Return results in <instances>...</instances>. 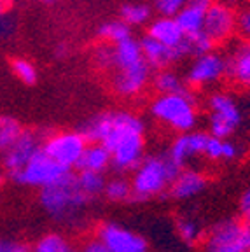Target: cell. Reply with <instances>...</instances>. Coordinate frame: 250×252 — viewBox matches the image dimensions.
I'll use <instances>...</instances> for the list:
<instances>
[{"instance_id": "cell-1", "label": "cell", "mask_w": 250, "mask_h": 252, "mask_svg": "<svg viewBox=\"0 0 250 252\" xmlns=\"http://www.w3.org/2000/svg\"><path fill=\"white\" fill-rule=\"evenodd\" d=\"M90 144H100L110 153L112 168L133 172L145 158V126L138 116L126 110L102 112L82 126Z\"/></svg>"}, {"instance_id": "cell-2", "label": "cell", "mask_w": 250, "mask_h": 252, "mask_svg": "<svg viewBox=\"0 0 250 252\" xmlns=\"http://www.w3.org/2000/svg\"><path fill=\"white\" fill-rule=\"evenodd\" d=\"M129 179L133 189V200L147 201L168 193L179 168L164 154L145 156L142 163L133 170Z\"/></svg>"}, {"instance_id": "cell-3", "label": "cell", "mask_w": 250, "mask_h": 252, "mask_svg": "<svg viewBox=\"0 0 250 252\" xmlns=\"http://www.w3.org/2000/svg\"><path fill=\"white\" fill-rule=\"evenodd\" d=\"M39 201L49 217L58 222H72L81 217L91 200L82 194V191L77 188L74 173H70L58 184L42 189Z\"/></svg>"}, {"instance_id": "cell-4", "label": "cell", "mask_w": 250, "mask_h": 252, "mask_svg": "<svg viewBox=\"0 0 250 252\" xmlns=\"http://www.w3.org/2000/svg\"><path fill=\"white\" fill-rule=\"evenodd\" d=\"M151 114L164 126L179 131V135L192 131L198 125V109L191 91L180 94H159L151 103Z\"/></svg>"}, {"instance_id": "cell-5", "label": "cell", "mask_w": 250, "mask_h": 252, "mask_svg": "<svg viewBox=\"0 0 250 252\" xmlns=\"http://www.w3.org/2000/svg\"><path fill=\"white\" fill-rule=\"evenodd\" d=\"M201 252H250V224L242 217L215 222L205 231Z\"/></svg>"}, {"instance_id": "cell-6", "label": "cell", "mask_w": 250, "mask_h": 252, "mask_svg": "<svg viewBox=\"0 0 250 252\" xmlns=\"http://www.w3.org/2000/svg\"><path fill=\"white\" fill-rule=\"evenodd\" d=\"M88 144L90 142L81 131H60L42 138V153L60 166L74 172L81 163Z\"/></svg>"}, {"instance_id": "cell-7", "label": "cell", "mask_w": 250, "mask_h": 252, "mask_svg": "<svg viewBox=\"0 0 250 252\" xmlns=\"http://www.w3.org/2000/svg\"><path fill=\"white\" fill-rule=\"evenodd\" d=\"M208 133L217 138H229L243 121L242 109L226 93H214L208 96Z\"/></svg>"}, {"instance_id": "cell-8", "label": "cell", "mask_w": 250, "mask_h": 252, "mask_svg": "<svg viewBox=\"0 0 250 252\" xmlns=\"http://www.w3.org/2000/svg\"><path fill=\"white\" fill-rule=\"evenodd\" d=\"M70 173L74 172L63 168L56 161H53L46 153H42V147H40L39 153L31 158L23 170L16 173L12 181H16L21 186H27V188H35L42 191V189L58 184L60 181L68 177Z\"/></svg>"}, {"instance_id": "cell-9", "label": "cell", "mask_w": 250, "mask_h": 252, "mask_svg": "<svg viewBox=\"0 0 250 252\" xmlns=\"http://www.w3.org/2000/svg\"><path fill=\"white\" fill-rule=\"evenodd\" d=\"M94 236H98L109 247L110 252H147L149 251L147 240H145L144 236L131 231L129 228H125V226L114 222V220H105L102 224H98Z\"/></svg>"}, {"instance_id": "cell-10", "label": "cell", "mask_w": 250, "mask_h": 252, "mask_svg": "<svg viewBox=\"0 0 250 252\" xmlns=\"http://www.w3.org/2000/svg\"><path fill=\"white\" fill-rule=\"evenodd\" d=\"M208 137L210 135L207 131H196V130L188 131V133H180L172 142V146L168 147L166 156L170 158V161L179 170L186 168L192 159L205 154Z\"/></svg>"}, {"instance_id": "cell-11", "label": "cell", "mask_w": 250, "mask_h": 252, "mask_svg": "<svg viewBox=\"0 0 250 252\" xmlns=\"http://www.w3.org/2000/svg\"><path fill=\"white\" fill-rule=\"evenodd\" d=\"M42 147V138L37 133L30 130H25L21 137L14 142V146H11L4 153V168L5 172L14 177L16 173L23 170L27 163L31 158L35 156Z\"/></svg>"}, {"instance_id": "cell-12", "label": "cell", "mask_w": 250, "mask_h": 252, "mask_svg": "<svg viewBox=\"0 0 250 252\" xmlns=\"http://www.w3.org/2000/svg\"><path fill=\"white\" fill-rule=\"evenodd\" d=\"M236 30V14L224 4H212L205 12L203 33L214 44L227 40Z\"/></svg>"}, {"instance_id": "cell-13", "label": "cell", "mask_w": 250, "mask_h": 252, "mask_svg": "<svg viewBox=\"0 0 250 252\" xmlns=\"http://www.w3.org/2000/svg\"><path fill=\"white\" fill-rule=\"evenodd\" d=\"M140 47H142V55H144L147 65L149 67H156V68L168 67L170 63L191 55L188 39L180 44V46L168 47V46H164V44L157 42V40H154L153 37L145 35L144 39L140 40Z\"/></svg>"}, {"instance_id": "cell-14", "label": "cell", "mask_w": 250, "mask_h": 252, "mask_svg": "<svg viewBox=\"0 0 250 252\" xmlns=\"http://www.w3.org/2000/svg\"><path fill=\"white\" fill-rule=\"evenodd\" d=\"M226 74V60L217 53H207L194 60L189 68L188 83L192 86H205L219 81Z\"/></svg>"}, {"instance_id": "cell-15", "label": "cell", "mask_w": 250, "mask_h": 252, "mask_svg": "<svg viewBox=\"0 0 250 252\" xmlns=\"http://www.w3.org/2000/svg\"><path fill=\"white\" fill-rule=\"evenodd\" d=\"M208 184V179L203 172L194 168H182L173 179L172 186L168 189V194L173 200L188 201L196 198L205 191Z\"/></svg>"}, {"instance_id": "cell-16", "label": "cell", "mask_w": 250, "mask_h": 252, "mask_svg": "<svg viewBox=\"0 0 250 252\" xmlns=\"http://www.w3.org/2000/svg\"><path fill=\"white\" fill-rule=\"evenodd\" d=\"M226 74L240 86L250 88V42L243 40L226 60Z\"/></svg>"}, {"instance_id": "cell-17", "label": "cell", "mask_w": 250, "mask_h": 252, "mask_svg": "<svg viewBox=\"0 0 250 252\" xmlns=\"http://www.w3.org/2000/svg\"><path fill=\"white\" fill-rule=\"evenodd\" d=\"M147 35L168 47H177L186 40L184 32L180 30L175 18H163V16L151 23Z\"/></svg>"}, {"instance_id": "cell-18", "label": "cell", "mask_w": 250, "mask_h": 252, "mask_svg": "<svg viewBox=\"0 0 250 252\" xmlns=\"http://www.w3.org/2000/svg\"><path fill=\"white\" fill-rule=\"evenodd\" d=\"M110 166H112V158H110L109 151H107L103 146H100V144H88L77 170L105 173Z\"/></svg>"}, {"instance_id": "cell-19", "label": "cell", "mask_w": 250, "mask_h": 252, "mask_svg": "<svg viewBox=\"0 0 250 252\" xmlns=\"http://www.w3.org/2000/svg\"><path fill=\"white\" fill-rule=\"evenodd\" d=\"M30 247L31 252H77L74 242L58 231L44 233Z\"/></svg>"}, {"instance_id": "cell-20", "label": "cell", "mask_w": 250, "mask_h": 252, "mask_svg": "<svg viewBox=\"0 0 250 252\" xmlns=\"http://www.w3.org/2000/svg\"><path fill=\"white\" fill-rule=\"evenodd\" d=\"M238 154L240 149L236 147L235 142H231L229 138H217L210 135L203 158H207L210 161H233L238 158Z\"/></svg>"}, {"instance_id": "cell-21", "label": "cell", "mask_w": 250, "mask_h": 252, "mask_svg": "<svg viewBox=\"0 0 250 252\" xmlns=\"http://www.w3.org/2000/svg\"><path fill=\"white\" fill-rule=\"evenodd\" d=\"M175 231L180 242L189 247L199 245L205 236V228L199 224V220L191 216H180L175 220Z\"/></svg>"}, {"instance_id": "cell-22", "label": "cell", "mask_w": 250, "mask_h": 252, "mask_svg": "<svg viewBox=\"0 0 250 252\" xmlns=\"http://www.w3.org/2000/svg\"><path fill=\"white\" fill-rule=\"evenodd\" d=\"M77 188L82 191V194L90 200H94L98 196H103V189H105V175L96 172H88V170H77L74 173Z\"/></svg>"}, {"instance_id": "cell-23", "label": "cell", "mask_w": 250, "mask_h": 252, "mask_svg": "<svg viewBox=\"0 0 250 252\" xmlns=\"http://www.w3.org/2000/svg\"><path fill=\"white\" fill-rule=\"evenodd\" d=\"M177 23H179L180 30L184 32L186 37H192L196 33L203 32V21H205V11L201 9L186 5L179 14L175 16Z\"/></svg>"}, {"instance_id": "cell-24", "label": "cell", "mask_w": 250, "mask_h": 252, "mask_svg": "<svg viewBox=\"0 0 250 252\" xmlns=\"http://www.w3.org/2000/svg\"><path fill=\"white\" fill-rule=\"evenodd\" d=\"M103 196L114 203H125V201L133 200L131 182L126 177H112L105 182Z\"/></svg>"}, {"instance_id": "cell-25", "label": "cell", "mask_w": 250, "mask_h": 252, "mask_svg": "<svg viewBox=\"0 0 250 252\" xmlns=\"http://www.w3.org/2000/svg\"><path fill=\"white\" fill-rule=\"evenodd\" d=\"M23 126L11 116H0V151L5 153L23 133Z\"/></svg>"}, {"instance_id": "cell-26", "label": "cell", "mask_w": 250, "mask_h": 252, "mask_svg": "<svg viewBox=\"0 0 250 252\" xmlns=\"http://www.w3.org/2000/svg\"><path fill=\"white\" fill-rule=\"evenodd\" d=\"M154 86L159 91V94H180V93H189V90L184 86V83L180 81L177 74L170 70H161L159 74L154 77Z\"/></svg>"}, {"instance_id": "cell-27", "label": "cell", "mask_w": 250, "mask_h": 252, "mask_svg": "<svg viewBox=\"0 0 250 252\" xmlns=\"http://www.w3.org/2000/svg\"><path fill=\"white\" fill-rule=\"evenodd\" d=\"M98 35L102 37L103 40L119 44L123 40L129 39L131 32H129V27L125 21H107V23H103L102 27L98 28Z\"/></svg>"}, {"instance_id": "cell-28", "label": "cell", "mask_w": 250, "mask_h": 252, "mask_svg": "<svg viewBox=\"0 0 250 252\" xmlns=\"http://www.w3.org/2000/svg\"><path fill=\"white\" fill-rule=\"evenodd\" d=\"M121 16L126 25H142L149 20L151 9L144 4H128L121 9Z\"/></svg>"}, {"instance_id": "cell-29", "label": "cell", "mask_w": 250, "mask_h": 252, "mask_svg": "<svg viewBox=\"0 0 250 252\" xmlns=\"http://www.w3.org/2000/svg\"><path fill=\"white\" fill-rule=\"evenodd\" d=\"M11 67H12L14 75L20 79V81H23L25 84H35L37 70H35V67L28 62V60L18 58V60H14V62L11 63Z\"/></svg>"}, {"instance_id": "cell-30", "label": "cell", "mask_w": 250, "mask_h": 252, "mask_svg": "<svg viewBox=\"0 0 250 252\" xmlns=\"http://www.w3.org/2000/svg\"><path fill=\"white\" fill-rule=\"evenodd\" d=\"M186 39H188V42H189L191 55L201 56V55H207V53H212V49H214V42L205 35L203 32H201V33H196V35H192V37H186Z\"/></svg>"}, {"instance_id": "cell-31", "label": "cell", "mask_w": 250, "mask_h": 252, "mask_svg": "<svg viewBox=\"0 0 250 252\" xmlns=\"http://www.w3.org/2000/svg\"><path fill=\"white\" fill-rule=\"evenodd\" d=\"M154 4L163 18H175L188 5V0H156Z\"/></svg>"}, {"instance_id": "cell-32", "label": "cell", "mask_w": 250, "mask_h": 252, "mask_svg": "<svg viewBox=\"0 0 250 252\" xmlns=\"http://www.w3.org/2000/svg\"><path fill=\"white\" fill-rule=\"evenodd\" d=\"M77 252H110V251L98 236L91 235L88 238H84V242L77 247Z\"/></svg>"}, {"instance_id": "cell-33", "label": "cell", "mask_w": 250, "mask_h": 252, "mask_svg": "<svg viewBox=\"0 0 250 252\" xmlns=\"http://www.w3.org/2000/svg\"><path fill=\"white\" fill-rule=\"evenodd\" d=\"M236 28H238L240 35L250 42V7L243 9L238 16H236Z\"/></svg>"}, {"instance_id": "cell-34", "label": "cell", "mask_w": 250, "mask_h": 252, "mask_svg": "<svg viewBox=\"0 0 250 252\" xmlns=\"http://www.w3.org/2000/svg\"><path fill=\"white\" fill-rule=\"evenodd\" d=\"M0 252H31V247L21 240L0 238Z\"/></svg>"}, {"instance_id": "cell-35", "label": "cell", "mask_w": 250, "mask_h": 252, "mask_svg": "<svg viewBox=\"0 0 250 252\" xmlns=\"http://www.w3.org/2000/svg\"><path fill=\"white\" fill-rule=\"evenodd\" d=\"M238 210H240V217L247 222H250V188L245 189L240 196L238 201Z\"/></svg>"}, {"instance_id": "cell-36", "label": "cell", "mask_w": 250, "mask_h": 252, "mask_svg": "<svg viewBox=\"0 0 250 252\" xmlns=\"http://www.w3.org/2000/svg\"><path fill=\"white\" fill-rule=\"evenodd\" d=\"M212 4H214V0H188V5L201 9V11H205V12L208 11V7H210Z\"/></svg>"}, {"instance_id": "cell-37", "label": "cell", "mask_w": 250, "mask_h": 252, "mask_svg": "<svg viewBox=\"0 0 250 252\" xmlns=\"http://www.w3.org/2000/svg\"><path fill=\"white\" fill-rule=\"evenodd\" d=\"M4 9H5V0H0V16H2Z\"/></svg>"}, {"instance_id": "cell-38", "label": "cell", "mask_w": 250, "mask_h": 252, "mask_svg": "<svg viewBox=\"0 0 250 252\" xmlns=\"http://www.w3.org/2000/svg\"><path fill=\"white\" fill-rule=\"evenodd\" d=\"M2 184H4V173L0 172V188H2Z\"/></svg>"}, {"instance_id": "cell-39", "label": "cell", "mask_w": 250, "mask_h": 252, "mask_svg": "<svg viewBox=\"0 0 250 252\" xmlns=\"http://www.w3.org/2000/svg\"><path fill=\"white\" fill-rule=\"evenodd\" d=\"M44 2H55V0H44Z\"/></svg>"}, {"instance_id": "cell-40", "label": "cell", "mask_w": 250, "mask_h": 252, "mask_svg": "<svg viewBox=\"0 0 250 252\" xmlns=\"http://www.w3.org/2000/svg\"><path fill=\"white\" fill-rule=\"evenodd\" d=\"M249 224H250V222H249Z\"/></svg>"}]
</instances>
